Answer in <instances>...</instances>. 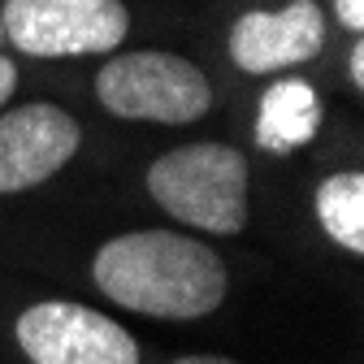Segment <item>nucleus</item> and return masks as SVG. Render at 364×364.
<instances>
[{
  "label": "nucleus",
  "instance_id": "1",
  "mask_svg": "<svg viewBox=\"0 0 364 364\" xmlns=\"http://www.w3.org/2000/svg\"><path fill=\"white\" fill-rule=\"evenodd\" d=\"M96 287L126 312L152 321H196L221 308L230 273L221 256L178 230H130L96 247Z\"/></svg>",
  "mask_w": 364,
  "mask_h": 364
},
{
  "label": "nucleus",
  "instance_id": "2",
  "mask_svg": "<svg viewBox=\"0 0 364 364\" xmlns=\"http://www.w3.org/2000/svg\"><path fill=\"white\" fill-rule=\"evenodd\" d=\"M148 196L182 225L239 235L247 225V156L230 144H178L148 169Z\"/></svg>",
  "mask_w": 364,
  "mask_h": 364
},
{
  "label": "nucleus",
  "instance_id": "3",
  "mask_svg": "<svg viewBox=\"0 0 364 364\" xmlns=\"http://www.w3.org/2000/svg\"><path fill=\"white\" fill-rule=\"evenodd\" d=\"M96 100L105 113L126 122H156V126H191L213 109L208 74L161 48H130L113 53L96 70Z\"/></svg>",
  "mask_w": 364,
  "mask_h": 364
},
{
  "label": "nucleus",
  "instance_id": "4",
  "mask_svg": "<svg viewBox=\"0 0 364 364\" xmlns=\"http://www.w3.org/2000/svg\"><path fill=\"white\" fill-rule=\"evenodd\" d=\"M0 31L26 57H91L130 35V9L122 0H5Z\"/></svg>",
  "mask_w": 364,
  "mask_h": 364
},
{
  "label": "nucleus",
  "instance_id": "5",
  "mask_svg": "<svg viewBox=\"0 0 364 364\" xmlns=\"http://www.w3.org/2000/svg\"><path fill=\"white\" fill-rule=\"evenodd\" d=\"M14 334L31 364H139V343L130 338V330L70 299L31 304Z\"/></svg>",
  "mask_w": 364,
  "mask_h": 364
},
{
  "label": "nucleus",
  "instance_id": "6",
  "mask_svg": "<svg viewBox=\"0 0 364 364\" xmlns=\"http://www.w3.org/2000/svg\"><path fill=\"white\" fill-rule=\"evenodd\" d=\"M82 144V126L48 100L0 113V196L43 187L61 173Z\"/></svg>",
  "mask_w": 364,
  "mask_h": 364
},
{
  "label": "nucleus",
  "instance_id": "7",
  "mask_svg": "<svg viewBox=\"0 0 364 364\" xmlns=\"http://www.w3.org/2000/svg\"><path fill=\"white\" fill-rule=\"evenodd\" d=\"M326 48V14L312 0H291L282 9H247L230 26V61L243 74H278L308 65Z\"/></svg>",
  "mask_w": 364,
  "mask_h": 364
},
{
  "label": "nucleus",
  "instance_id": "8",
  "mask_svg": "<svg viewBox=\"0 0 364 364\" xmlns=\"http://www.w3.org/2000/svg\"><path fill=\"white\" fill-rule=\"evenodd\" d=\"M316 126H321V100L308 82L282 78L264 91L260 117H256V139L264 152H295L312 144Z\"/></svg>",
  "mask_w": 364,
  "mask_h": 364
},
{
  "label": "nucleus",
  "instance_id": "9",
  "mask_svg": "<svg viewBox=\"0 0 364 364\" xmlns=\"http://www.w3.org/2000/svg\"><path fill=\"white\" fill-rule=\"evenodd\" d=\"M316 221L338 247L360 256L364 252V173L355 169L330 173L316 187Z\"/></svg>",
  "mask_w": 364,
  "mask_h": 364
},
{
  "label": "nucleus",
  "instance_id": "10",
  "mask_svg": "<svg viewBox=\"0 0 364 364\" xmlns=\"http://www.w3.org/2000/svg\"><path fill=\"white\" fill-rule=\"evenodd\" d=\"M334 14H338V22H343L351 35L364 31V0H334Z\"/></svg>",
  "mask_w": 364,
  "mask_h": 364
},
{
  "label": "nucleus",
  "instance_id": "11",
  "mask_svg": "<svg viewBox=\"0 0 364 364\" xmlns=\"http://www.w3.org/2000/svg\"><path fill=\"white\" fill-rule=\"evenodd\" d=\"M14 87H18V65L9 57H0V105L14 96Z\"/></svg>",
  "mask_w": 364,
  "mask_h": 364
},
{
  "label": "nucleus",
  "instance_id": "12",
  "mask_svg": "<svg viewBox=\"0 0 364 364\" xmlns=\"http://www.w3.org/2000/svg\"><path fill=\"white\" fill-rule=\"evenodd\" d=\"M347 74H351L355 87H364V43L360 39L351 43V53H347Z\"/></svg>",
  "mask_w": 364,
  "mask_h": 364
},
{
  "label": "nucleus",
  "instance_id": "13",
  "mask_svg": "<svg viewBox=\"0 0 364 364\" xmlns=\"http://www.w3.org/2000/svg\"><path fill=\"white\" fill-rule=\"evenodd\" d=\"M173 364H239V360H230V355H178Z\"/></svg>",
  "mask_w": 364,
  "mask_h": 364
},
{
  "label": "nucleus",
  "instance_id": "14",
  "mask_svg": "<svg viewBox=\"0 0 364 364\" xmlns=\"http://www.w3.org/2000/svg\"><path fill=\"white\" fill-rule=\"evenodd\" d=\"M0 43H5V31H0Z\"/></svg>",
  "mask_w": 364,
  "mask_h": 364
}]
</instances>
